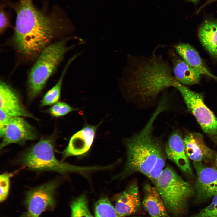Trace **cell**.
I'll return each mask as SVG.
<instances>
[{
    "instance_id": "obj_1",
    "label": "cell",
    "mask_w": 217,
    "mask_h": 217,
    "mask_svg": "<svg viewBox=\"0 0 217 217\" xmlns=\"http://www.w3.org/2000/svg\"><path fill=\"white\" fill-rule=\"evenodd\" d=\"M13 7L16 17L13 43L25 58L38 57L55 38L74 32L73 26L58 8L48 12L41 10L32 0H19Z\"/></svg>"
},
{
    "instance_id": "obj_2",
    "label": "cell",
    "mask_w": 217,
    "mask_h": 217,
    "mask_svg": "<svg viewBox=\"0 0 217 217\" xmlns=\"http://www.w3.org/2000/svg\"><path fill=\"white\" fill-rule=\"evenodd\" d=\"M122 80L133 101L150 104L162 92L175 88L178 82L173 74L168 61L161 55L127 56Z\"/></svg>"
},
{
    "instance_id": "obj_3",
    "label": "cell",
    "mask_w": 217,
    "mask_h": 217,
    "mask_svg": "<svg viewBox=\"0 0 217 217\" xmlns=\"http://www.w3.org/2000/svg\"><path fill=\"white\" fill-rule=\"evenodd\" d=\"M165 110L160 104L149 120L138 133L125 140L127 158L122 178L134 173L147 176L158 159L163 155L159 139L153 134V124L159 115Z\"/></svg>"
},
{
    "instance_id": "obj_4",
    "label": "cell",
    "mask_w": 217,
    "mask_h": 217,
    "mask_svg": "<svg viewBox=\"0 0 217 217\" xmlns=\"http://www.w3.org/2000/svg\"><path fill=\"white\" fill-rule=\"evenodd\" d=\"M76 36H66L46 46L38 56L28 76L27 93L29 98L33 99L41 93L49 78L56 70L64 59L65 54L78 45L68 46L67 43Z\"/></svg>"
},
{
    "instance_id": "obj_5",
    "label": "cell",
    "mask_w": 217,
    "mask_h": 217,
    "mask_svg": "<svg viewBox=\"0 0 217 217\" xmlns=\"http://www.w3.org/2000/svg\"><path fill=\"white\" fill-rule=\"evenodd\" d=\"M172 217H182L187 212L189 200L195 195L194 188L172 168H164L154 183Z\"/></svg>"
},
{
    "instance_id": "obj_6",
    "label": "cell",
    "mask_w": 217,
    "mask_h": 217,
    "mask_svg": "<svg viewBox=\"0 0 217 217\" xmlns=\"http://www.w3.org/2000/svg\"><path fill=\"white\" fill-rule=\"evenodd\" d=\"M20 160L27 168L38 171H53L63 174L89 170V168L75 167L58 161L55 155L53 139L50 137L41 139L24 153Z\"/></svg>"
},
{
    "instance_id": "obj_7",
    "label": "cell",
    "mask_w": 217,
    "mask_h": 217,
    "mask_svg": "<svg viewBox=\"0 0 217 217\" xmlns=\"http://www.w3.org/2000/svg\"><path fill=\"white\" fill-rule=\"evenodd\" d=\"M175 88L181 94L188 110L203 131L217 145V118L205 104L202 95L191 90L179 82Z\"/></svg>"
},
{
    "instance_id": "obj_8",
    "label": "cell",
    "mask_w": 217,
    "mask_h": 217,
    "mask_svg": "<svg viewBox=\"0 0 217 217\" xmlns=\"http://www.w3.org/2000/svg\"><path fill=\"white\" fill-rule=\"evenodd\" d=\"M58 182L53 181L33 188L27 193L25 203L30 217H39L42 213L53 208Z\"/></svg>"
},
{
    "instance_id": "obj_9",
    "label": "cell",
    "mask_w": 217,
    "mask_h": 217,
    "mask_svg": "<svg viewBox=\"0 0 217 217\" xmlns=\"http://www.w3.org/2000/svg\"><path fill=\"white\" fill-rule=\"evenodd\" d=\"M197 178L194 187L195 203L205 201L217 195V168L193 162Z\"/></svg>"
},
{
    "instance_id": "obj_10",
    "label": "cell",
    "mask_w": 217,
    "mask_h": 217,
    "mask_svg": "<svg viewBox=\"0 0 217 217\" xmlns=\"http://www.w3.org/2000/svg\"><path fill=\"white\" fill-rule=\"evenodd\" d=\"M38 137L35 128L23 117H12L1 138L0 149L11 143L23 145L27 141L34 140Z\"/></svg>"
},
{
    "instance_id": "obj_11",
    "label": "cell",
    "mask_w": 217,
    "mask_h": 217,
    "mask_svg": "<svg viewBox=\"0 0 217 217\" xmlns=\"http://www.w3.org/2000/svg\"><path fill=\"white\" fill-rule=\"evenodd\" d=\"M0 110L12 117H29L37 119L27 110L19 94L6 83L0 82Z\"/></svg>"
},
{
    "instance_id": "obj_12",
    "label": "cell",
    "mask_w": 217,
    "mask_h": 217,
    "mask_svg": "<svg viewBox=\"0 0 217 217\" xmlns=\"http://www.w3.org/2000/svg\"><path fill=\"white\" fill-rule=\"evenodd\" d=\"M183 141L188 159L193 162L202 163L214 161L216 153L206 144L200 134L188 133Z\"/></svg>"
},
{
    "instance_id": "obj_13",
    "label": "cell",
    "mask_w": 217,
    "mask_h": 217,
    "mask_svg": "<svg viewBox=\"0 0 217 217\" xmlns=\"http://www.w3.org/2000/svg\"><path fill=\"white\" fill-rule=\"evenodd\" d=\"M100 124L96 126L86 125L73 134L68 146L62 152V161L68 157L82 155L87 152L93 142L96 131Z\"/></svg>"
},
{
    "instance_id": "obj_14",
    "label": "cell",
    "mask_w": 217,
    "mask_h": 217,
    "mask_svg": "<svg viewBox=\"0 0 217 217\" xmlns=\"http://www.w3.org/2000/svg\"><path fill=\"white\" fill-rule=\"evenodd\" d=\"M165 151L168 159L181 171L188 175H193L186 154L183 138L179 130H175L170 135L166 143Z\"/></svg>"
},
{
    "instance_id": "obj_15",
    "label": "cell",
    "mask_w": 217,
    "mask_h": 217,
    "mask_svg": "<svg viewBox=\"0 0 217 217\" xmlns=\"http://www.w3.org/2000/svg\"><path fill=\"white\" fill-rule=\"evenodd\" d=\"M115 200L118 217H125L138 211L141 203L137 181H133L125 191L116 195Z\"/></svg>"
},
{
    "instance_id": "obj_16",
    "label": "cell",
    "mask_w": 217,
    "mask_h": 217,
    "mask_svg": "<svg viewBox=\"0 0 217 217\" xmlns=\"http://www.w3.org/2000/svg\"><path fill=\"white\" fill-rule=\"evenodd\" d=\"M168 54L172 63L173 74L178 81L184 85L199 82L202 75L201 73L190 67L172 50H169Z\"/></svg>"
},
{
    "instance_id": "obj_17",
    "label": "cell",
    "mask_w": 217,
    "mask_h": 217,
    "mask_svg": "<svg viewBox=\"0 0 217 217\" xmlns=\"http://www.w3.org/2000/svg\"><path fill=\"white\" fill-rule=\"evenodd\" d=\"M144 196L142 205L151 217H171L164 202L155 187L149 183L143 187Z\"/></svg>"
},
{
    "instance_id": "obj_18",
    "label": "cell",
    "mask_w": 217,
    "mask_h": 217,
    "mask_svg": "<svg viewBox=\"0 0 217 217\" xmlns=\"http://www.w3.org/2000/svg\"><path fill=\"white\" fill-rule=\"evenodd\" d=\"M178 55L190 67L205 75L217 80V77L208 69L198 53L195 48L188 43H181L175 46Z\"/></svg>"
},
{
    "instance_id": "obj_19",
    "label": "cell",
    "mask_w": 217,
    "mask_h": 217,
    "mask_svg": "<svg viewBox=\"0 0 217 217\" xmlns=\"http://www.w3.org/2000/svg\"><path fill=\"white\" fill-rule=\"evenodd\" d=\"M198 35L203 47L217 60V19L209 18L204 20L199 29Z\"/></svg>"
},
{
    "instance_id": "obj_20",
    "label": "cell",
    "mask_w": 217,
    "mask_h": 217,
    "mask_svg": "<svg viewBox=\"0 0 217 217\" xmlns=\"http://www.w3.org/2000/svg\"><path fill=\"white\" fill-rule=\"evenodd\" d=\"M80 54V53H76L68 60L57 82L43 96L40 104L41 107L52 105L58 102L60 96L63 78L68 68L71 63Z\"/></svg>"
},
{
    "instance_id": "obj_21",
    "label": "cell",
    "mask_w": 217,
    "mask_h": 217,
    "mask_svg": "<svg viewBox=\"0 0 217 217\" xmlns=\"http://www.w3.org/2000/svg\"><path fill=\"white\" fill-rule=\"evenodd\" d=\"M86 196L82 194L72 202L70 206L71 217H93L88 207Z\"/></svg>"
},
{
    "instance_id": "obj_22",
    "label": "cell",
    "mask_w": 217,
    "mask_h": 217,
    "mask_svg": "<svg viewBox=\"0 0 217 217\" xmlns=\"http://www.w3.org/2000/svg\"><path fill=\"white\" fill-rule=\"evenodd\" d=\"M95 217H118L115 208L107 198H102L95 203Z\"/></svg>"
},
{
    "instance_id": "obj_23",
    "label": "cell",
    "mask_w": 217,
    "mask_h": 217,
    "mask_svg": "<svg viewBox=\"0 0 217 217\" xmlns=\"http://www.w3.org/2000/svg\"><path fill=\"white\" fill-rule=\"evenodd\" d=\"M77 110L65 102H58L55 103L49 109V112L52 116L59 117L64 115L72 111Z\"/></svg>"
},
{
    "instance_id": "obj_24",
    "label": "cell",
    "mask_w": 217,
    "mask_h": 217,
    "mask_svg": "<svg viewBox=\"0 0 217 217\" xmlns=\"http://www.w3.org/2000/svg\"><path fill=\"white\" fill-rule=\"evenodd\" d=\"M189 217H217V195L213 197L209 205Z\"/></svg>"
},
{
    "instance_id": "obj_25",
    "label": "cell",
    "mask_w": 217,
    "mask_h": 217,
    "mask_svg": "<svg viewBox=\"0 0 217 217\" xmlns=\"http://www.w3.org/2000/svg\"><path fill=\"white\" fill-rule=\"evenodd\" d=\"M165 165L164 155L157 159L152 170L147 177L154 184L163 170Z\"/></svg>"
},
{
    "instance_id": "obj_26",
    "label": "cell",
    "mask_w": 217,
    "mask_h": 217,
    "mask_svg": "<svg viewBox=\"0 0 217 217\" xmlns=\"http://www.w3.org/2000/svg\"><path fill=\"white\" fill-rule=\"evenodd\" d=\"M11 174L5 173L0 176V201H4L7 198L10 187V177Z\"/></svg>"
},
{
    "instance_id": "obj_27",
    "label": "cell",
    "mask_w": 217,
    "mask_h": 217,
    "mask_svg": "<svg viewBox=\"0 0 217 217\" xmlns=\"http://www.w3.org/2000/svg\"><path fill=\"white\" fill-rule=\"evenodd\" d=\"M11 26L9 17L7 14L3 9H1L0 12V32L3 33Z\"/></svg>"
},
{
    "instance_id": "obj_28",
    "label": "cell",
    "mask_w": 217,
    "mask_h": 217,
    "mask_svg": "<svg viewBox=\"0 0 217 217\" xmlns=\"http://www.w3.org/2000/svg\"><path fill=\"white\" fill-rule=\"evenodd\" d=\"M11 116L0 110V137H2L5 129L11 118Z\"/></svg>"
},
{
    "instance_id": "obj_29",
    "label": "cell",
    "mask_w": 217,
    "mask_h": 217,
    "mask_svg": "<svg viewBox=\"0 0 217 217\" xmlns=\"http://www.w3.org/2000/svg\"><path fill=\"white\" fill-rule=\"evenodd\" d=\"M215 2H217V0H206L205 3L197 10L196 13H198L204 7L212 3Z\"/></svg>"
},
{
    "instance_id": "obj_30",
    "label": "cell",
    "mask_w": 217,
    "mask_h": 217,
    "mask_svg": "<svg viewBox=\"0 0 217 217\" xmlns=\"http://www.w3.org/2000/svg\"><path fill=\"white\" fill-rule=\"evenodd\" d=\"M214 164V167L217 168V153H216Z\"/></svg>"
},
{
    "instance_id": "obj_31",
    "label": "cell",
    "mask_w": 217,
    "mask_h": 217,
    "mask_svg": "<svg viewBox=\"0 0 217 217\" xmlns=\"http://www.w3.org/2000/svg\"><path fill=\"white\" fill-rule=\"evenodd\" d=\"M189 2H191L195 4H197L200 0H186Z\"/></svg>"
},
{
    "instance_id": "obj_32",
    "label": "cell",
    "mask_w": 217,
    "mask_h": 217,
    "mask_svg": "<svg viewBox=\"0 0 217 217\" xmlns=\"http://www.w3.org/2000/svg\"><path fill=\"white\" fill-rule=\"evenodd\" d=\"M22 217H30L27 213L26 214L24 215Z\"/></svg>"
},
{
    "instance_id": "obj_33",
    "label": "cell",
    "mask_w": 217,
    "mask_h": 217,
    "mask_svg": "<svg viewBox=\"0 0 217 217\" xmlns=\"http://www.w3.org/2000/svg\"></svg>"
}]
</instances>
